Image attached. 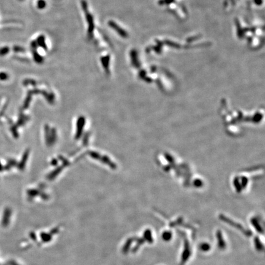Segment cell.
Wrapping results in <instances>:
<instances>
[{
	"label": "cell",
	"instance_id": "1",
	"mask_svg": "<svg viewBox=\"0 0 265 265\" xmlns=\"http://www.w3.org/2000/svg\"><path fill=\"white\" fill-rule=\"evenodd\" d=\"M81 7L83 10V12L85 14L86 22L88 24L87 30V36L89 39H92L93 37V33L95 30V22L93 15L90 13L88 9V3L86 0H81Z\"/></svg>",
	"mask_w": 265,
	"mask_h": 265
},
{
	"label": "cell",
	"instance_id": "2",
	"mask_svg": "<svg viewBox=\"0 0 265 265\" xmlns=\"http://www.w3.org/2000/svg\"><path fill=\"white\" fill-rule=\"evenodd\" d=\"M219 218H220V219L222 220H223V222H226L227 223H228V224H229V225H232V226H233V227L236 228L237 229H238L239 230H241V232H242V233H243L244 234H246V235H247V236L252 235V233H251L250 232H249V231H247L246 230H245L243 227H242V225H241L240 224L234 222L233 220H230V219H229L228 218L223 216V215H220Z\"/></svg>",
	"mask_w": 265,
	"mask_h": 265
},
{
	"label": "cell",
	"instance_id": "3",
	"mask_svg": "<svg viewBox=\"0 0 265 265\" xmlns=\"http://www.w3.org/2000/svg\"><path fill=\"white\" fill-rule=\"evenodd\" d=\"M108 25L111 27L112 29H113L115 32H117L118 35H120L121 37L126 38L128 36V33L125 30H124L122 27H120L117 23L113 20H109L108 22Z\"/></svg>",
	"mask_w": 265,
	"mask_h": 265
},
{
	"label": "cell",
	"instance_id": "4",
	"mask_svg": "<svg viewBox=\"0 0 265 265\" xmlns=\"http://www.w3.org/2000/svg\"><path fill=\"white\" fill-rule=\"evenodd\" d=\"M191 254V252H190V244L188 243V242L187 240H185V243H184V249L182 252V258H181V263L180 264H184L186 262H187L188 259L190 257Z\"/></svg>",
	"mask_w": 265,
	"mask_h": 265
},
{
	"label": "cell",
	"instance_id": "5",
	"mask_svg": "<svg viewBox=\"0 0 265 265\" xmlns=\"http://www.w3.org/2000/svg\"><path fill=\"white\" fill-rule=\"evenodd\" d=\"M216 238L218 241V246L219 249H224L226 247V243L223 238L222 233L220 230H218L216 233Z\"/></svg>",
	"mask_w": 265,
	"mask_h": 265
},
{
	"label": "cell",
	"instance_id": "6",
	"mask_svg": "<svg viewBox=\"0 0 265 265\" xmlns=\"http://www.w3.org/2000/svg\"><path fill=\"white\" fill-rule=\"evenodd\" d=\"M36 41L38 44V47L39 46L45 50H47V44L46 42V38H45V36L44 35H41L40 36H39L37 38Z\"/></svg>",
	"mask_w": 265,
	"mask_h": 265
},
{
	"label": "cell",
	"instance_id": "7",
	"mask_svg": "<svg viewBox=\"0 0 265 265\" xmlns=\"http://www.w3.org/2000/svg\"><path fill=\"white\" fill-rule=\"evenodd\" d=\"M251 223L253 225V227L255 228V229L257 231V232L260 233H263V229L261 227L260 224L259 223L258 221L257 220V219L255 218H252L251 219Z\"/></svg>",
	"mask_w": 265,
	"mask_h": 265
},
{
	"label": "cell",
	"instance_id": "8",
	"mask_svg": "<svg viewBox=\"0 0 265 265\" xmlns=\"http://www.w3.org/2000/svg\"><path fill=\"white\" fill-rule=\"evenodd\" d=\"M31 50L34 60H35V61L36 62V63H42L44 61V58L41 55L39 54V53L37 51V50Z\"/></svg>",
	"mask_w": 265,
	"mask_h": 265
},
{
	"label": "cell",
	"instance_id": "9",
	"mask_svg": "<svg viewBox=\"0 0 265 265\" xmlns=\"http://www.w3.org/2000/svg\"><path fill=\"white\" fill-rule=\"evenodd\" d=\"M254 244H255V247L256 248V249L259 251V252H262L264 249V246L263 244L262 243V242L260 239H259L258 237H255L254 238Z\"/></svg>",
	"mask_w": 265,
	"mask_h": 265
},
{
	"label": "cell",
	"instance_id": "10",
	"mask_svg": "<svg viewBox=\"0 0 265 265\" xmlns=\"http://www.w3.org/2000/svg\"><path fill=\"white\" fill-rule=\"evenodd\" d=\"M144 235V238L146 240V241H147L150 244L153 243L154 239H153V237H152V232H151L150 230H149V229L146 230L145 231Z\"/></svg>",
	"mask_w": 265,
	"mask_h": 265
},
{
	"label": "cell",
	"instance_id": "11",
	"mask_svg": "<svg viewBox=\"0 0 265 265\" xmlns=\"http://www.w3.org/2000/svg\"><path fill=\"white\" fill-rule=\"evenodd\" d=\"M101 63L103 64V66L104 67V68L106 70H108V67H109V61H110V55H108L106 56H104V57H102L101 59Z\"/></svg>",
	"mask_w": 265,
	"mask_h": 265
},
{
	"label": "cell",
	"instance_id": "12",
	"mask_svg": "<svg viewBox=\"0 0 265 265\" xmlns=\"http://www.w3.org/2000/svg\"><path fill=\"white\" fill-rule=\"evenodd\" d=\"M9 211L8 209H6L4 213L3 217V221L2 224L3 226H6L9 222Z\"/></svg>",
	"mask_w": 265,
	"mask_h": 265
},
{
	"label": "cell",
	"instance_id": "13",
	"mask_svg": "<svg viewBox=\"0 0 265 265\" xmlns=\"http://www.w3.org/2000/svg\"><path fill=\"white\" fill-rule=\"evenodd\" d=\"M161 237H162V239L164 240L165 241L168 242V241H170L172 239V233L171 232H169V231H166V232H164L163 233V234L161 235Z\"/></svg>",
	"mask_w": 265,
	"mask_h": 265
},
{
	"label": "cell",
	"instance_id": "14",
	"mask_svg": "<svg viewBox=\"0 0 265 265\" xmlns=\"http://www.w3.org/2000/svg\"><path fill=\"white\" fill-rule=\"evenodd\" d=\"M211 248V247L210 244L207 243V242H203V243L201 244L200 246V249L201 251L204 252L209 251Z\"/></svg>",
	"mask_w": 265,
	"mask_h": 265
},
{
	"label": "cell",
	"instance_id": "15",
	"mask_svg": "<svg viewBox=\"0 0 265 265\" xmlns=\"http://www.w3.org/2000/svg\"><path fill=\"white\" fill-rule=\"evenodd\" d=\"M46 6H47V3L45 0H38V1H37V8L39 9H40V10L44 9V8H46Z\"/></svg>",
	"mask_w": 265,
	"mask_h": 265
},
{
	"label": "cell",
	"instance_id": "16",
	"mask_svg": "<svg viewBox=\"0 0 265 265\" xmlns=\"http://www.w3.org/2000/svg\"><path fill=\"white\" fill-rule=\"evenodd\" d=\"M10 51V49L8 46H4L0 48V56H4L7 55Z\"/></svg>",
	"mask_w": 265,
	"mask_h": 265
},
{
	"label": "cell",
	"instance_id": "17",
	"mask_svg": "<svg viewBox=\"0 0 265 265\" xmlns=\"http://www.w3.org/2000/svg\"><path fill=\"white\" fill-rule=\"evenodd\" d=\"M13 50L15 52L19 53V52H24L25 51V49L23 47L18 46H15L13 47Z\"/></svg>",
	"mask_w": 265,
	"mask_h": 265
},
{
	"label": "cell",
	"instance_id": "18",
	"mask_svg": "<svg viewBox=\"0 0 265 265\" xmlns=\"http://www.w3.org/2000/svg\"><path fill=\"white\" fill-rule=\"evenodd\" d=\"M38 46L36 41H33L31 42V50H38Z\"/></svg>",
	"mask_w": 265,
	"mask_h": 265
},
{
	"label": "cell",
	"instance_id": "19",
	"mask_svg": "<svg viewBox=\"0 0 265 265\" xmlns=\"http://www.w3.org/2000/svg\"><path fill=\"white\" fill-rule=\"evenodd\" d=\"M8 74L5 72H0V79L6 80L8 79Z\"/></svg>",
	"mask_w": 265,
	"mask_h": 265
},
{
	"label": "cell",
	"instance_id": "20",
	"mask_svg": "<svg viewBox=\"0 0 265 265\" xmlns=\"http://www.w3.org/2000/svg\"><path fill=\"white\" fill-rule=\"evenodd\" d=\"M19 1H24V0H19Z\"/></svg>",
	"mask_w": 265,
	"mask_h": 265
}]
</instances>
